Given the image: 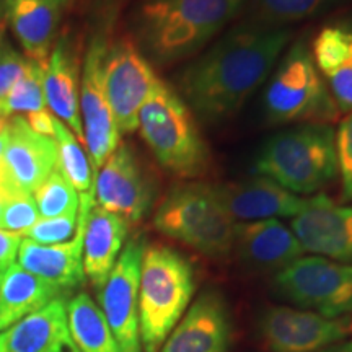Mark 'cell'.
Listing matches in <instances>:
<instances>
[{
	"label": "cell",
	"mask_w": 352,
	"mask_h": 352,
	"mask_svg": "<svg viewBox=\"0 0 352 352\" xmlns=\"http://www.w3.org/2000/svg\"><path fill=\"white\" fill-rule=\"evenodd\" d=\"M290 38V28L243 20L183 69L179 96L206 124L228 121L270 78Z\"/></svg>",
	"instance_id": "1"
},
{
	"label": "cell",
	"mask_w": 352,
	"mask_h": 352,
	"mask_svg": "<svg viewBox=\"0 0 352 352\" xmlns=\"http://www.w3.org/2000/svg\"><path fill=\"white\" fill-rule=\"evenodd\" d=\"M245 6L246 0H144L134 21L138 46L157 65L189 59Z\"/></svg>",
	"instance_id": "2"
},
{
	"label": "cell",
	"mask_w": 352,
	"mask_h": 352,
	"mask_svg": "<svg viewBox=\"0 0 352 352\" xmlns=\"http://www.w3.org/2000/svg\"><path fill=\"white\" fill-rule=\"evenodd\" d=\"M252 170L297 196L315 195L338 178L333 126L298 124L276 132L256 151Z\"/></svg>",
	"instance_id": "3"
},
{
	"label": "cell",
	"mask_w": 352,
	"mask_h": 352,
	"mask_svg": "<svg viewBox=\"0 0 352 352\" xmlns=\"http://www.w3.org/2000/svg\"><path fill=\"white\" fill-rule=\"evenodd\" d=\"M138 131L158 165L179 178H199L210 168V151L195 113L178 90L158 78L139 111Z\"/></svg>",
	"instance_id": "4"
},
{
	"label": "cell",
	"mask_w": 352,
	"mask_h": 352,
	"mask_svg": "<svg viewBox=\"0 0 352 352\" xmlns=\"http://www.w3.org/2000/svg\"><path fill=\"white\" fill-rule=\"evenodd\" d=\"M196 290L191 263L165 245L145 246L139 284V331L145 352H157Z\"/></svg>",
	"instance_id": "5"
},
{
	"label": "cell",
	"mask_w": 352,
	"mask_h": 352,
	"mask_svg": "<svg viewBox=\"0 0 352 352\" xmlns=\"http://www.w3.org/2000/svg\"><path fill=\"white\" fill-rule=\"evenodd\" d=\"M263 113L274 126L333 124L340 118L310 47L302 39L287 47L267 78Z\"/></svg>",
	"instance_id": "6"
},
{
	"label": "cell",
	"mask_w": 352,
	"mask_h": 352,
	"mask_svg": "<svg viewBox=\"0 0 352 352\" xmlns=\"http://www.w3.org/2000/svg\"><path fill=\"white\" fill-rule=\"evenodd\" d=\"M153 226L168 239L209 258L227 256L233 250L235 220L212 184H176L158 204Z\"/></svg>",
	"instance_id": "7"
},
{
	"label": "cell",
	"mask_w": 352,
	"mask_h": 352,
	"mask_svg": "<svg viewBox=\"0 0 352 352\" xmlns=\"http://www.w3.org/2000/svg\"><path fill=\"white\" fill-rule=\"evenodd\" d=\"M272 285L284 300L315 310L324 318L352 314V264L300 256L277 272Z\"/></svg>",
	"instance_id": "8"
},
{
	"label": "cell",
	"mask_w": 352,
	"mask_h": 352,
	"mask_svg": "<svg viewBox=\"0 0 352 352\" xmlns=\"http://www.w3.org/2000/svg\"><path fill=\"white\" fill-rule=\"evenodd\" d=\"M104 90L120 134L138 131L139 111L158 77L138 43L122 36L108 43L104 56Z\"/></svg>",
	"instance_id": "9"
},
{
	"label": "cell",
	"mask_w": 352,
	"mask_h": 352,
	"mask_svg": "<svg viewBox=\"0 0 352 352\" xmlns=\"http://www.w3.org/2000/svg\"><path fill=\"white\" fill-rule=\"evenodd\" d=\"M155 182L129 144H120L96 173L95 202L129 226L142 220L155 201Z\"/></svg>",
	"instance_id": "10"
},
{
	"label": "cell",
	"mask_w": 352,
	"mask_h": 352,
	"mask_svg": "<svg viewBox=\"0 0 352 352\" xmlns=\"http://www.w3.org/2000/svg\"><path fill=\"white\" fill-rule=\"evenodd\" d=\"M7 145L0 158V201L19 195H33L57 168L56 139L39 135L23 116L7 122Z\"/></svg>",
	"instance_id": "11"
},
{
	"label": "cell",
	"mask_w": 352,
	"mask_h": 352,
	"mask_svg": "<svg viewBox=\"0 0 352 352\" xmlns=\"http://www.w3.org/2000/svg\"><path fill=\"white\" fill-rule=\"evenodd\" d=\"M108 41L101 36L91 39L87 50L80 78V118L83 142L95 173L120 145L121 134L114 121L104 90V56Z\"/></svg>",
	"instance_id": "12"
},
{
	"label": "cell",
	"mask_w": 352,
	"mask_h": 352,
	"mask_svg": "<svg viewBox=\"0 0 352 352\" xmlns=\"http://www.w3.org/2000/svg\"><path fill=\"white\" fill-rule=\"evenodd\" d=\"M145 245L132 239L100 289L101 311L121 352H142L139 331V284Z\"/></svg>",
	"instance_id": "13"
},
{
	"label": "cell",
	"mask_w": 352,
	"mask_h": 352,
	"mask_svg": "<svg viewBox=\"0 0 352 352\" xmlns=\"http://www.w3.org/2000/svg\"><path fill=\"white\" fill-rule=\"evenodd\" d=\"M259 331L271 352H318L352 334V318H324L314 311L272 307L259 321Z\"/></svg>",
	"instance_id": "14"
},
{
	"label": "cell",
	"mask_w": 352,
	"mask_h": 352,
	"mask_svg": "<svg viewBox=\"0 0 352 352\" xmlns=\"http://www.w3.org/2000/svg\"><path fill=\"white\" fill-rule=\"evenodd\" d=\"M292 232L303 252L352 264V204L324 195L308 197L307 208L292 219Z\"/></svg>",
	"instance_id": "15"
},
{
	"label": "cell",
	"mask_w": 352,
	"mask_h": 352,
	"mask_svg": "<svg viewBox=\"0 0 352 352\" xmlns=\"http://www.w3.org/2000/svg\"><path fill=\"white\" fill-rule=\"evenodd\" d=\"M78 226L72 240L59 245H39L36 241L21 240L19 261L23 270L41 277L57 289L70 290L83 284V235L90 210L94 209L95 196H78Z\"/></svg>",
	"instance_id": "16"
},
{
	"label": "cell",
	"mask_w": 352,
	"mask_h": 352,
	"mask_svg": "<svg viewBox=\"0 0 352 352\" xmlns=\"http://www.w3.org/2000/svg\"><path fill=\"white\" fill-rule=\"evenodd\" d=\"M223 208L233 220L254 222L277 217H296L307 208L308 197L287 191L271 179L252 178L215 186Z\"/></svg>",
	"instance_id": "17"
},
{
	"label": "cell",
	"mask_w": 352,
	"mask_h": 352,
	"mask_svg": "<svg viewBox=\"0 0 352 352\" xmlns=\"http://www.w3.org/2000/svg\"><path fill=\"white\" fill-rule=\"evenodd\" d=\"M233 248L254 270L277 272L305 253L294 232L277 219L235 223Z\"/></svg>",
	"instance_id": "18"
},
{
	"label": "cell",
	"mask_w": 352,
	"mask_h": 352,
	"mask_svg": "<svg viewBox=\"0 0 352 352\" xmlns=\"http://www.w3.org/2000/svg\"><path fill=\"white\" fill-rule=\"evenodd\" d=\"M0 352H78L70 336L67 303L54 298L3 329Z\"/></svg>",
	"instance_id": "19"
},
{
	"label": "cell",
	"mask_w": 352,
	"mask_h": 352,
	"mask_svg": "<svg viewBox=\"0 0 352 352\" xmlns=\"http://www.w3.org/2000/svg\"><path fill=\"white\" fill-rule=\"evenodd\" d=\"M228 336L226 303L215 292H206L176 324L160 352H226Z\"/></svg>",
	"instance_id": "20"
},
{
	"label": "cell",
	"mask_w": 352,
	"mask_h": 352,
	"mask_svg": "<svg viewBox=\"0 0 352 352\" xmlns=\"http://www.w3.org/2000/svg\"><path fill=\"white\" fill-rule=\"evenodd\" d=\"M43 87L47 108L85 145L80 118L78 60L67 38H60L51 51L44 67Z\"/></svg>",
	"instance_id": "21"
},
{
	"label": "cell",
	"mask_w": 352,
	"mask_h": 352,
	"mask_svg": "<svg viewBox=\"0 0 352 352\" xmlns=\"http://www.w3.org/2000/svg\"><path fill=\"white\" fill-rule=\"evenodd\" d=\"M310 51L340 113H352V25L321 28Z\"/></svg>",
	"instance_id": "22"
},
{
	"label": "cell",
	"mask_w": 352,
	"mask_h": 352,
	"mask_svg": "<svg viewBox=\"0 0 352 352\" xmlns=\"http://www.w3.org/2000/svg\"><path fill=\"white\" fill-rule=\"evenodd\" d=\"M6 12L26 59L46 65L63 7L54 0H6Z\"/></svg>",
	"instance_id": "23"
},
{
	"label": "cell",
	"mask_w": 352,
	"mask_h": 352,
	"mask_svg": "<svg viewBox=\"0 0 352 352\" xmlns=\"http://www.w3.org/2000/svg\"><path fill=\"white\" fill-rule=\"evenodd\" d=\"M127 232L129 223L124 219L96 204L88 214L83 235V272L98 290L120 258Z\"/></svg>",
	"instance_id": "24"
},
{
	"label": "cell",
	"mask_w": 352,
	"mask_h": 352,
	"mask_svg": "<svg viewBox=\"0 0 352 352\" xmlns=\"http://www.w3.org/2000/svg\"><path fill=\"white\" fill-rule=\"evenodd\" d=\"M63 290L13 263L0 271V331L59 298Z\"/></svg>",
	"instance_id": "25"
},
{
	"label": "cell",
	"mask_w": 352,
	"mask_h": 352,
	"mask_svg": "<svg viewBox=\"0 0 352 352\" xmlns=\"http://www.w3.org/2000/svg\"><path fill=\"white\" fill-rule=\"evenodd\" d=\"M67 318L78 352H121L103 311L88 294H77L67 303Z\"/></svg>",
	"instance_id": "26"
},
{
	"label": "cell",
	"mask_w": 352,
	"mask_h": 352,
	"mask_svg": "<svg viewBox=\"0 0 352 352\" xmlns=\"http://www.w3.org/2000/svg\"><path fill=\"white\" fill-rule=\"evenodd\" d=\"M340 0H246V21L266 28H289L314 19Z\"/></svg>",
	"instance_id": "27"
},
{
	"label": "cell",
	"mask_w": 352,
	"mask_h": 352,
	"mask_svg": "<svg viewBox=\"0 0 352 352\" xmlns=\"http://www.w3.org/2000/svg\"><path fill=\"white\" fill-rule=\"evenodd\" d=\"M54 139L57 142L59 170L77 189L78 196H95L96 173L85 145L57 118L54 120Z\"/></svg>",
	"instance_id": "28"
},
{
	"label": "cell",
	"mask_w": 352,
	"mask_h": 352,
	"mask_svg": "<svg viewBox=\"0 0 352 352\" xmlns=\"http://www.w3.org/2000/svg\"><path fill=\"white\" fill-rule=\"evenodd\" d=\"M33 197L36 202L38 212L43 219L78 214L80 197H78L77 189L59 170V166L33 192Z\"/></svg>",
	"instance_id": "29"
},
{
	"label": "cell",
	"mask_w": 352,
	"mask_h": 352,
	"mask_svg": "<svg viewBox=\"0 0 352 352\" xmlns=\"http://www.w3.org/2000/svg\"><path fill=\"white\" fill-rule=\"evenodd\" d=\"M44 67L46 65L28 60V69H26L25 76L16 82V85L12 88L6 100H2L3 113L8 118L16 113L32 114L47 109L43 87Z\"/></svg>",
	"instance_id": "30"
},
{
	"label": "cell",
	"mask_w": 352,
	"mask_h": 352,
	"mask_svg": "<svg viewBox=\"0 0 352 352\" xmlns=\"http://www.w3.org/2000/svg\"><path fill=\"white\" fill-rule=\"evenodd\" d=\"M39 212L33 195H19L2 201L0 228L25 235L38 222Z\"/></svg>",
	"instance_id": "31"
},
{
	"label": "cell",
	"mask_w": 352,
	"mask_h": 352,
	"mask_svg": "<svg viewBox=\"0 0 352 352\" xmlns=\"http://www.w3.org/2000/svg\"><path fill=\"white\" fill-rule=\"evenodd\" d=\"M338 176L341 178V201H352V113H347L334 131Z\"/></svg>",
	"instance_id": "32"
},
{
	"label": "cell",
	"mask_w": 352,
	"mask_h": 352,
	"mask_svg": "<svg viewBox=\"0 0 352 352\" xmlns=\"http://www.w3.org/2000/svg\"><path fill=\"white\" fill-rule=\"evenodd\" d=\"M78 214L63 217L38 219V222L25 233L26 239L39 245H59L72 240L77 232Z\"/></svg>",
	"instance_id": "33"
},
{
	"label": "cell",
	"mask_w": 352,
	"mask_h": 352,
	"mask_svg": "<svg viewBox=\"0 0 352 352\" xmlns=\"http://www.w3.org/2000/svg\"><path fill=\"white\" fill-rule=\"evenodd\" d=\"M28 60L10 46L0 47V101L6 100L16 82L25 76Z\"/></svg>",
	"instance_id": "34"
},
{
	"label": "cell",
	"mask_w": 352,
	"mask_h": 352,
	"mask_svg": "<svg viewBox=\"0 0 352 352\" xmlns=\"http://www.w3.org/2000/svg\"><path fill=\"white\" fill-rule=\"evenodd\" d=\"M21 245V235L0 228V271L7 270L15 263L16 253Z\"/></svg>",
	"instance_id": "35"
},
{
	"label": "cell",
	"mask_w": 352,
	"mask_h": 352,
	"mask_svg": "<svg viewBox=\"0 0 352 352\" xmlns=\"http://www.w3.org/2000/svg\"><path fill=\"white\" fill-rule=\"evenodd\" d=\"M54 120L56 116L50 109H43V111L26 114L25 121L28 126L39 135H46V138L54 139Z\"/></svg>",
	"instance_id": "36"
},
{
	"label": "cell",
	"mask_w": 352,
	"mask_h": 352,
	"mask_svg": "<svg viewBox=\"0 0 352 352\" xmlns=\"http://www.w3.org/2000/svg\"><path fill=\"white\" fill-rule=\"evenodd\" d=\"M323 352H352V341L342 342V344H334L329 349H323Z\"/></svg>",
	"instance_id": "37"
},
{
	"label": "cell",
	"mask_w": 352,
	"mask_h": 352,
	"mask_svg": "<svg viewBox=\"0 0 352 352\" xmlns=\"http://www.w3.org/2000/svg\"><path fill=\"white\" fill-rule=\"evenodd\" d=\"M8 120H10V118H8L7 114L3 113V108H2V101H0V132H2V131H6V127H7V122H8Z\"/></svg>",
	"instance_id": "38"
},
{
	"label": "cell",
	"mask_w": 352,
	"mask_h": 352,
	"mask_svg": "<svg viewBox=\"0 0 352 352\" xmlns=\"http://www.w3.org/2000/svg\"><path fill=\"white\" fill-rule=\"evenodd\" d=\"M7 139H8V134H7V127H6V131L0 132V158H2V155H3V151H6Z\"/></svg>",
	"instance_id": "39"
},
{
	"label": "cell",
	"mask_w": 352,
	"mask_h": 352,
	"mask_svg": "<svg viewBox=\"0 0 352 352\" xmlns=\"http://www.w3.org/2000/svg\"><path fill=\"white\" fill-rule=\"evenodd\" d=\"M104 2L108 3V7H111V8H116V7L122 6V3H124V2H127V0H104Z\"/></svg>",
	"instance_id": "40"
},
{
	"label": "cell",
	"mask_w": 352,
	"mask_h": 352,
	"mask_svg": "<svg viewBox=\"0 0 352 352\" xmlns=\"http://www.w3.org/2000/svg\"><path fill=\"white\" fill-rule=\"evenodd\" d=\"M54 2H56V3H59V6L64 8V7L70 6V3H74V2H76V0H54Z\"/></svg>",
	"instance_id": "41"
},
{
	"label": "cell",
	"mask_w": 352,
	"mask_h": 352,
	"mask_svg": "<svg viewBox=\"0 0 352 352\" xmlns=\"http://www.w3.org/2000/svg\"><path fill=\"white\" fill-rule=\"evenodd\" d=\"M0 214H2V201H0Z\"/></svg>",
	"instance_id": "42"
}]
</instances>
